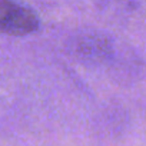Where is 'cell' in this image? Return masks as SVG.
<instances>
[{"mask_svg":"<svg viewBox=\"0 0 146 146\" xmlns=\"http://www.w3.org/2000/svg\"><path fill=\"white\" fill-rule=\"evenodd\" d=\"M39 29V17L36 13L16 2L0 0V33L9 36H26Z\"/></svg>","mask_w":146,"mask_h":146,"instance_id":"6da1fadb","label":"cell"}]
</instances>
